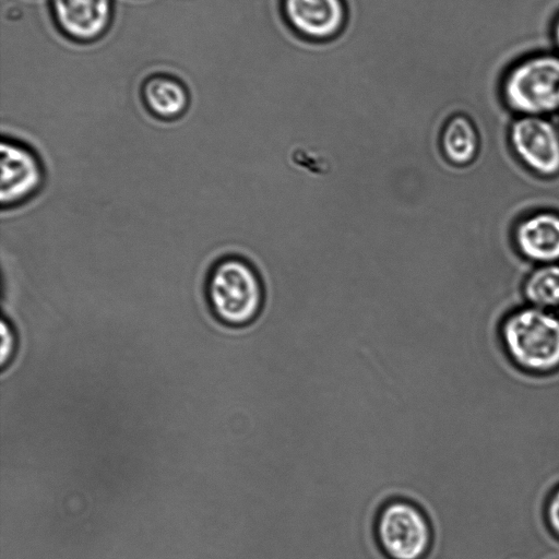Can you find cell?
<instances>
[{
  "label": "cell",
  "instance_id": "cell-14",
  "mask_svg": "<svg viewBox=\"0 0 559 559\" xmlns=\"http://www.w3.org/2000/svg\"><path fill=\"white\" fill-rule=\"evenodd\" d=\"M547 516L551 528L559 535V489L555 491L548 503Z\"/></svg>",
  "mask_w": 559,
  "mask_h": 559
},
{
  "label": "cell",
  "instance_id": "cell-3",
  "mask_svg": "<svg viewBox=\"0 0 559 559\" xmlns=\"http://www.w3.org/2000/svg\"><path fill=\"white\" fill-rule=\"evenodd\" d=\"M502 340L511 358L531 371L559 367V318L546 309L527 307L503 322Z\"/></svg>",
  "mask_w": 559,
  "mask_h": 559
},
{
  "label": "cell",
  "instance_id": "cell-5",
  "mask_svg": "<svg viewBox=\"0 0 559 559\" xmlns=\"http://www.w3.org/2000/svg\"><path fill=\"white\" fill-rule=\"evenodd\" d=\"M1 211L27 205L45 189L47 168L33 145L15 136L1 139Z\"/></svg>",
  "mask_w": 559,
  "mask_h": 559
},
{
  "label": "cell",
  "instance_id": "cell-2",
  "mask_svg": "<svg viewBox=\"0 0 559 559\" xmlns=\"http://www.w3.org/2000/svg\"><path fill=\"white\" fill-rule=\"evenodd\" d=\"M507 107L519 116L544 117L559 110V55L537 52L513 63L501 81Z\"/></svg>",
  "mask_w": 559,
  "mask_h": 559
},
{
  "label": "cell",
  "instance_id": "cell-8",
  "mask_svg": "<svg viewBox=\"0 0 559 559\" xmlns=\"http://www.w3.org/2000/svg\"><path fill=\"white\" fill-rule=\"evenodd\" d=\"M50 7L62 33L84 43L103 36L114 13V0H50Z\"/></svg>",
  "mask_w": 559,
  "mask_h": 559
},
{
  "label": "cell",
  "instance_id": "cell-7",
  "mask_svg": "<svg viewBox=\"0 0 559 559\" xmlns=\"http://www.w3.org/2000/svg\"><path fill=\"white\" fill-rule=\"evenodd\" d=\"M510 141L528 168L547 177L559 173V132L546 118L520 116L510 128Z\"/></svg>",
  "mask_w": 559,
  "mask_h": 559
},
{
  "label": "cell",
  "instance_id": "cell-15",
  "mask_svg": "<svg viewBox=\"0 0 559 559\" xmlns=\"http://www.w3.org/2000/svg\"><path fill=\"white\" fill-rule=\"evenodd\" d=\"M551 36H552V40H554L556 47L559 50V15L554 21V24L551 27Z\"/></svg>",
  "mask_w": 559,
  "mask_h": 559
},
{
  "label": "cell",
  "instance_id": "cell-4",
  "mask_svg": "<svg viewBox=\"0 0 559 559\" xmlns=\"http://www.w3.org/2000/svg\"><path fill=\"white\" fill-rule=\"evenodd\" d=\"M374 537L388 559H424L433 544V528L418 504L396 498L379 510Z\"/></svg>",
  "mask_w": 559,
  "mask_h": 559
},
{
  "label": "cell",
  "instance_id": "cell-1",
  "mask_svg": "<svg viewBox=\"0 0 559 559\" xmlns=\"http://www.w3.org/2000/svg\"><path fill=\"white\" fill-rule=\"evenodd\" d=\"M206 309L227 328L249 325L260 313L263 288L253 266L237 255H223L209 264L202 282Z\"/></svg>",
  "mask_w": 559,
  "mask_h": 559
},
{
  "label": "cell",
  "instance_id": "cell-9",
  "mask_svg": "<svg viewBox=\"0 0 559 559\" xmlns=\"http://www.w3.org/2000/svg\"><path fill=\"white\" fill-rule=\"evenodd\" d=\"M520 252L527 259L542 263L559 260V215L543 211L522 219L514 231Z\"/></svg>",
  "mask_w": 559,
  "mask_h": 559
},
{
  "label": "cell",
  "instance_id": "cell-6",
  "mask_svg": "<svg viewBox=\"0 0 559 559\" xmlns=\"http://www.w3.org/2000/svg\"><path fill=\"white\" fill-rule=\"evenodd\" d=\"M278 5L292 32L311 43L336 39L349 17L346 0H280Z\"/></svg>",
  "mask_w": 559,
  "mask_h": 559
},
{
  "label": "cell",
  "instance_id": "cell-10",
  "mask_svg": "<svg viewBox=\"0 0 559 559\" xmlns=\"http://www.w3.org/2000/svg\"><path fill=\"white\" fill-rule=\"evenodd\" d=\"M142 103L155 119L175 121L186 115L190 98L180 81L167 75H156L144 82Z\"/></svg>",
  "mask_w": 559,
  "mask_h": 559
},
{
  "label": "cell",
  "instance_id": "cell-13",
  "mask_svg": "<svg viewBox=\"0 0 559 559\" xmlns=\"http://www.w3.org/2000/svg\"><path fill=\"white\" fill-rule=\"evenodd\" d=\"M1 347H0V366L1 369H5L9 366L16 354L19 335L15 329V324L11 318L3 314L1 318Z\"/></svg>",
  "mask_w": 559,
  "mask_h": 559
},
{
  "label": "cell",
  "instance_id": "cell-11",
  "mask_svg": "<svg viewBox=\"0 0 559 559\" xmlns=\"http://www.w3.org/2000/svg\"><path fill=\"white\" fill-rule=\"evenodd\" d=\"M441 146L445 157L457 165L467 164L475 157L478 138L468 117L455 114L444 122L441 132Z\"/></svg>",
  "mask_w": 559,
  "mask_h": 559
},
{
  "label": "cell",
  "instance_id": "cell-12",
  "mask_svg": "<svg viewBox=\"0 0 559 559\" xmlns=\"http://www.w3.org/2000/svg\"><path fill=\"white\" fill-rule=\"evenodd\" d=\"M523 292L533 307L546 310L559 307V265L543 264L534 270L527 276Z\"/></svg>",
  "mask_w": 559,
  "mask_h": 559
}]
</instances>
